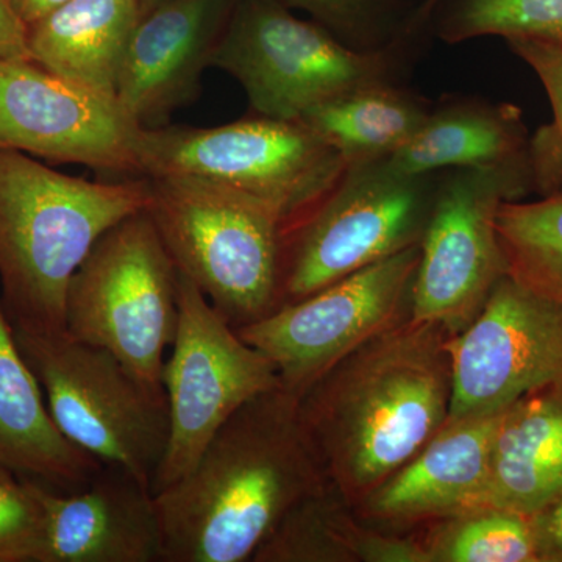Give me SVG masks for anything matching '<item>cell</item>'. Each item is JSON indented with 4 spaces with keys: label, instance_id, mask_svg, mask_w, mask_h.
I'll use <instances>...</instances> for the list:
<instances>
[{
    "label": "cell",
    "instance_id": "obj_19",
    "mask_svg": "<svg viewBox=\"0 0 562 562\" xmlns=\"http://www.w3.org/2000/svg\"><path fill=\"white\" fill-rule=\"evenodd\" d=\"M562 490V384L506 406L492 441L482 508L531 516Z\"/></svg>",
    "mask_w": 562,
    "mask_h": 562
},
{
    "label": "cell",
    "instance_id": "obj_29",
    "mask_svg": "<svg viewBox=\"0 0 562 562\" xmlns=\"http://www.w3.org/2000/svg\"><path fill=\"white\" fill-rule=\"evenodd\" d=\"M288 9L308 11L321 25L344 35H360L375 21L384 0H280Z\"/></svg>",
    "mask_w": 562,
    "mask_h": 562
},
{
    "label": "cell",
    "instance_id": "obj_9",
    "mask_svg": "<svg viewBox=\"0 0 562 562\" xmlns=\"http://www.w3.org/2000/svg\"><path fill=\"white\" fill-rule=\"evenodd\" d=\"M428 177L405 176L386 160L349 166L288 233L281 303L301 301L420 244L436 194Z\"/></svg>",
    "mask_w": 562,
    "mask_h": 562
},
{
    "label": "cell",
    "instance_id": "obj_16",
    "mask_svg": "<svg viewBox=\"0 0 562 562\" xmlns=\"http://www.w3.org/2000/svg\"><path fill=\"white\" fill-rule=\"evenodd\" d=\"M31 483L44 514L38 562H162L155 494L132 472L102 465L70 492Z\"/></svg>",
    "mask_w": 562,
    "mask_h": 562
},
{
    "label": "cell",
    "instance_id": "obj_15",
    "mask_svg": "<svg viewBox=\"0 0 562 562\" xmlns=\"http://www.w3.org/2000/svg\"><path fill=\"white\" fill-rule=\"evenodd\" d=\"M238 0H160L139 14L122 61L116 99L144 128L166 125L201 90Z\"/></svg>",
    "mask_w": 562,
    "mask_h": 562
},
{
    "label": "cell",
    "instance_id": "obj_6",
    "mask_svg": "<svg viewBox=\"0 0 562 562\" xmlns=\"http://www.w3.org/2000/svg\"><path fill=\"white\" fill-rule=\"evenodd\" d=\"M179 324L177 268L147 210L117 222L70 280L65 331L117 358L144 384L161 373Z\"/></svg>",
    "mask_w": 562,
    "mask_h": 562
},
{
    "label": "cell",
    "instance_id": "obj_31",
    "mask_svg": "<svg viewBox=\"0 0 562 562\" xmlns=\"http://www.w3.org/2000/svg\"><path fill=\"white\" fill-rule=\"evenodd\" d=\"M0 60H31L27 25L9 0H0Z\"/></svg>",
    "mask_w": 562,
    "mask_h": 562
},
{
    "label": "cell",
    "instance_id": "obj_30",
    "mask_svg": "<svg viewBox=\"0 0 562 562\" xmlns=\"http://www.w3.org/2000/svg\"><path fill=\"white\" fill-rule=\"evenodd\" d=\"M528 517L539 562H562V490Z\"/></svg>",
    "mask_w": 562,
    "mask_h": 562
},
{
    "label": "cell",
    "instance_id": "obj_26",
    "mask_svg": "<svg viewBox=\"0 0 562 562\" xmlns=\"http://www.w3.org/2000/svg\"><path fill=\"white\" fill-rule=\"evenodd\" d=\"M442 36L447 43L502 36L562 46V0H458Z\"/></svg>",
    "mask_w": 562,
    "mask_h": 562
},
{
    "label": "cell",
    "instance_id": "obj_17",
    "mask_svg": "<svg viewBox=\"0 0 562 562\" xmlns=\"http://www.w3.org/2000/svg\"><path fill=\"white\" fill-rule=\"evenodd\" d=\"M502 412L447 419L412 461L355 508L362 522L401 527L482 508Z\"/></svg>",
    "mask_w": 562,
    "mask_h": 562
},
{
    "label": "cell",
    "instance_id": "obj_25",
    "mask_svg": "<svg viewBox=\"0 0 562 562\" xmlns=\"http://www.w3.org/2000/svg\"><path fill=\"white\" fill-rule=\"evenodd\" d=\"M422 541L428 562H539L530 517L509 509L446 517Z\"/></svg>",
    "mask_w": 562,
    "mask_h": 562
},
{
    "label": "cell",
    "instance_id": "obj_2",
    "mask_svg": "<svg viewBox=\"0 0 562 562\" xmlns=\"http://www.w3.org/2000/svg\"><path fill=\"white\" fill-rule=\"evenodd\" d=\"M297 403L283 386L246 403L191 471L155 494L162 562L251 561L292 506L330 486Z\"/></svg>",
    "mask_w": 562,
    "mask_h": 562
},
{
    "label": "cell",
    "instance_id": "obj_33",
    "mask_svg": "<svg viewBox=\"0 0 562 562\" xmlns=\"http://www.w3.org/2000/svg\"><path fill=\"white\" fill-rule=\"evenodd\" d=\"M157 2H160V0H139L140 13H143V11H146L147 9H150V7L155 5V3Z\"/></svg>",
    "mask_w": 562,
    "mask_h": 562
},
{
    "label": "cell",
    "instance_id": "obj_8",
    "mask_svg": "<svg viewBox=\"0 0 562 562\" xmlns=\"http://www.w3.org/2000/svg\"><path fill=\"white\" fill-rule=\"evenodd\" d=\"M211 66L241 85L257 116L283 121H301L336 95L386 81L391 69L383 52L351 49L280 0H238Z\"/></svg>",
    "mask_w": 562,
    "mask_h": 562
},
{
    "label": "cell",
    "instance_id": "obj_7",
    "mask_svg": "<svg viewBox=\"0 0 562 562\" xmlns=\"http://www.w3.org/2000/svg\"><path fill=\"white\" fill-rule=\"evenodd\" d=\"M14 336L65 438L151 487L168 447L165 391L140 382L110 351L66 331Z\"/></svg>",
    "mask_w": 562,
    "mask_h": 562
},
{
    "label": "cell",
    "instance_id": "obj_5",
    "mask_svg": "<svg viewBox=\"0 0 562 562\" xmlns=\"http://www.w3.org/2000/svg\"><path fill=\"white\" fill-rule=\"evenodd\" d=\"M144 177L213 181L268 206L288 233L341 180L347 162L303 121L257 116L220 127H140Z\"/></svg>",
    "mask_w": 562,
    "mask_h": 562
},
{
    "label": "cell",
    "instance_id": "obj_22",
    "mask_svg": "<svg viewBox=\"0 0 562 562\" xmlns=\"http://www.w3.org/2000/svg\"><path fill=\"white\" fill-rule=\"evenodd\" d=\"M430 113L420 99L386 80L336 95L306 111L301 121L353 166L387 160L419 132Z\"/></svg>",
    "mask_w": 562,
    "mask_h": 562
},
{
    "label": "cell",
    "instance_id": "obj_32",
    "mask_svg": "<svg viewBox=\"0 0 562 562\" xmlns=\"http://www.w3.org/2000/svg\"><path fill=\"white\" fill-rule=\"evenodd\" d=\"M11 9L20 16V20L27 25V29L41 18L58 9L68 0H9Z\"/></svg>",
    "mask_w": 562,
    "mask_h": 562
},
{
    "label": "cell",
    "instance_id": "obj_27",
    "mask_svg": "<svg viewBox=\"0 0 562 562\" xmlns=\"http://www.w3.org/2000/svg\"><path fill=\"white\" fill-rule=\"evenodd\" d=\"M508 44L535 70L553 111V121L539 127L528 140L532 191L541 198L558 194L562 192V46L528 40Z\"/></svg>",
    "mask_w": 562,
    "mask_h": 562
},
{
    "label": "cell",
    "instance_id": "obj_12",
    "mask_svg": "<svg viewBox=\"0 0 562 562\" xmlns=\"http://www.w3.org/2000/svg\"><path fill=\"white\" fill-rule=\"evenodd\" d=\"M419 258L417 244L301 301L281 303L238 333L272 361L281 386L301 397L350 351L409 316Z\"/></svg>",
    "mask_w": 562,
    "mask_h": 562
},
{
    "label": "cell",
    "instance_id": "obj_23",
    "mask_svg": "<svg viewBox=\"0 0 562 562\" xmlns=\"http://www.w3.org/2000/svg\"><path fill=\"white\" fill-rule=\"evenodd\" d=\"M369 527L333 486L284 514L254 562H362Z\"/></svg>",
    "mask_w": 562,
    "mask_h": 562
},
{
    "label": "cell",
    "instance_id": "obj_24",
    "mask_svg": "<svg viewBox=\"0 0 562 562\" xmlns=\"http://www.w3.org/2000/svg\"><path fill=\"white\" fill-rule=\"evenodd\" d=\"M497 233L508 276L562 303V192L538 202H503Z\"/></svg>",
    "mask_w": 562,
    "mask_h": 562
},
{
    "label": "cell",
    "instance_id": "obj_1",
    "mask_svg": "<svg viewBox=\"0 0 562 562\" xmlns=\"http://www.w3.org/2000/svg\"><path fill=\"white\" fill-rule=\"evenodd\" d=\"M449 339L439 325L403 317L299 397V417L322 471L353 508L449 419Z\"/></svg>",
    "mask_w": 562,
    "mask_h": 562
},
{
    "label": "cell",
    "instance_id": "obj_21",
    "mask_svg": "<svg viewBox=\"0 0 562 562\" xmlns=\"http://www.w3.org/2000/svg\"><path fill=\"white\" fill-rule=\"evenodd\" d=\"M527 127L512 103L460 102L431 111L386 162L405 176L441 169H528Z\"/></svg>",
    "mask_w": 562,
    "mask_h": 562
},
{
    "label": "cell",
    "instance_id": "obj_10",
    "mask_svg": "<svg viewBox=\"0 0 562 562\" xmlns=\"http://www.w3.org/2000/svg\"><path fill=\"white\" fill-rule=\"evenodd\" d=\"M179 324L162 366L169 438L155 473L157 494L191 471L225 422L265 392L281 386L272 361L244 341L203 292L177 271Z\"/></svg>",
    "mask_w": 562,
    "mask_h": 562
},
{
    "label": "cell",
    "instance_id": "obj_3",
    "mask_svg": "<svg viewBox=\"0 0 562 562\" xmlns=\"http://www.w3.org/2000/svg\"><path fill=\"white\" fill-rule=\"evenodd\" d=\"M149 198L146 177L90 181L0 149V302L14 330L65 331L74 273L103 233Z\"/></svg>",
    "mask_w": 562,
    "mask_h": 562
},
{
    "label": "cell",
    "instance_id": "obj_34",
    "mask_svg": "<svg viewBox=\"0 0 562 562\" xmlns=\"http://www.w3.org/2000/svg\"><path fill=\"white\" fill-rule=\"evenodd\" d=\"M438 2L439 0H427V2H425L424 9H422V13H428V11H431L436 5H438Z\"/></svg>",
    "mask_w": 562,
    "mask_h": 562
},
{
    "label": "cell",
    "instance_id": "obj_4",
    "mask_svg": "<svg viewBox=\"0 0 562 562\" xmlns=\"http://www.w3.org/2000/svg\"><path fill=\"white\" fill-rule=\"evenodd\" d=\"M146 179V210L177 271L236 330L280 305L286 231L268 206L194 177Z\"/></svg>",
    "mask_w": 562,
    "mask_h": 562
},
{
    "label": "cell",
    "instance_id": "obj_13",
    "mask_svg": "<svg viewBox=\"0 0 562 562\" xmlns=\"http://www.w3.org/2000/svg\"><path fill=\"white\" fill-rule=\"evenodd\" d=\"M449 419L501 412L562 384V303L503 277L471 324L449 339Z\"/></svg>",
    "mask_w": 562,
    "mask_h": 562
},
{
    "label": "cell",
    "instance_id": "obj_11",
    "mask_svg": "<svg viewBox=\"0 0 562 562\" xmlns=\"http://www.w3.org/2000/svg\"><path fill=\"white\" fill-rule=\"evenodd\" d=\"M531 190L528 169H453L439 183L413 281V319L439 325L450 336L471 324L508 276L498 210Z\"/></svg>",
    "mask_w": 562,
    "mask_h": 562
},
{
    "label": "cell",
    "instance_id": "obj_28",
    "mask_svg": "<svg viewBox=\"0 0 562 562\" xmlns=\"http://www.w3.org/2000/svg\"><path fill=\"white\" fill-rule=\"evenodd\" d=\"M44 514L31 480L0 464V562H38Z\"/></svg>",
    "mask_w": 562,
    "mask_h": 562
},
{
    "label": "cell",
    "instance_id": "obj_18",
    "mask_svg": "<svg viewBox=\"0 0 562 562\" xmlns=\"http://www.w3.org/2000/svg\"><path fill=\"white\" fill-rule=\"evenodd\" d=\"M0 464L57 491L87 486L102 462L74 446L52 419L43 387L0 302Z\"/></svg>",
    "mask_w": 562,
    "mask_h": 562
},
{
    "label": "cell",
    "instance_id": "obj_14",
    "mask_svg": "<svg viewBox=\"0 0 562 562\" xmlns=\"http://www.w3.org/2000/svg\"><path fill=\"white\" fill-rule=\"evenodd\" d=\"M139 131L116 99L77 87L32 60H0V149L139 173Z\"/></svg>",
    "mask_w": 562,
    "mask_h": 562
},
{
    "label": "cell",
    "instance_id": "obj_20",
    "mask_svg": "<svg viewBox=\"0 0 562 562\" xmlns=\"http://www.w3.org/2000/svg\"><path fill=\"white\" fill-rule=\"evenodd\" d=\"M139 14V0H68L29 27L31 60L77 87L116 99Z\"/></svg>",
    "mask_w": 562,
    "mask_h": 562
}]
</instances>
